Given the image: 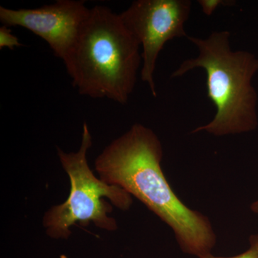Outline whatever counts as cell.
<instances>
[{
    "label": "cell",
    "instance_id": "1",
    "mask_svg": "<svg viewBox=\"0 0 258 258\" xmlns=\"http://www.w3.org/2000/svg\"><path fill=\"white\" fill-rule=\"evenodd\" d=\"M163 148L152 129L136 123L108 144L95 160V171L107 184L125 189L174 232L184 253L201 257L217 242L210 220L176 196L161 169Z\"/></svg>",
    "mask_w": 258,
    "mask_h": 258
},
{
    "label": "cell",
    "instance_id": "2",
    "mask_svg": "<svg viewBox=\"0 0 258 258\" xmlns=\"http://www.w3.org/2000/svg\"><path fill=\"white\" fill-rule=\"evenodd\" d=\"M140 46L119 14L96 5L62 61L80 94L125 105L137 84Z\"/></svg>",
    "mask_w": 258,
    "mask_h": 258
},
{
    "label": "cell",
    "instance_id": "3",
    "mask_svg": "<svg viewBox=\"0 0 258 258\" xmlns=\"http://www.w3.org/2000/svg\"><path fill=\"white\" fill-rule=\"evenodd\" d=\"M187 39L199 55L183 61L171 77L179 78L195 69L205 70L208 96L216 108L213 119L191 133L205 132L222 137L257 128V93L252 80L258 72L257 57L247 51L232 50L230 32L226 30L213 32L205 39Z\"/></svg>",
    "mask_w": 258,
    "mask_h": 258
},
{
    "label": "cell",
    "instance_id": "4",
    "mask_svg": "<svg viewBox=\"0 0 258 258\" xmlns=\"http://www.w3.org/2000/svg\"><path fill=\"white\" fill-rule=\"evenodd\" d=\"M92 144L91 131L84 123L77 152H66L57 147L61 166L69 176L70 191L64 203L51 207L42 217L45 233L54 240H68L71 227L76 224L86 227L93 223L101 230H117V221L110 215L113 206L127 211L133 204L132 195L125 189L95 175L87 159Z\"/></svg>",
    "mask_w": 258,
    "mask_h": 258
},
{
    "label": "cell",
    "instance_id": "5",
    "mask_svg": "<svg viewBox=\"0 0 258 258\" xmlns=\"http://www.w3.org/2000/svg\"><path fill=\"white\" fill-rule=\"evenodd\" d=\"M190 0H137L119 15L143 48L141 79L157 96L154 71L159 53L169 40L189 35L184 25L191 10Z\"/></svg>",
    "mask_w": 258,
    "mask_h": 258
},
{
    "label": "cell",
    "instance_id": "6",
    "mask_svg": "<svg viewBox=\"0 0 258 258\" xmlns=\"http://www.w3.org/2000/svg\"><path fill=\"white\" fill-rule=\"evenodd\" d=\"M91 8L83 0H57L33 9L0 7V21L8 27H22L47 42L62 60L77 40Z\"/></svg>",
    "mask_w": 258,
    "mask_h": 258
},
{
    "label": "cell",
    "instance_id": "7",
    "mask_svg": "<svg viewBox=\"0 0 258 258\" xmlns=\"http://www.w3.org/2000/svg\"><path fill=\"white\" fill-rule=\"evenodd\" d=\"M21 45L18 37L12 33L10 27L3 25L0 28V48L8 47L10 50H14L15 47Z\"/></svg>",
    "mask_w": 258,
    "mask_h": 258
},
{
    "label": "cell",
    "instance_id": "8",
    "mask_svg": "<svg viewBox=\"0 0 258 258\" xmlns=\"http://www.w3.org/2000/svg\"><path fill=\"white\" fill-rule=\"evenodd\" d=\"M249 248L245 252L237 255L232 256V257H219L210 253L199 258H258V234L251 235L249 237Z\"/></svg>",
    "mask_w": 258,
    "mask_h": 258
},
{
    "label": "cell",
    "instance_id": "9",
    "mask_svg": "<svg viewBox=\"0 0 258 258\" xmlns=\"http://www.w3.org/2000/svg\"><path fill=\"white\" fill-rule=\"evenodd\" d=\"M199 4L201 6L204 14L210 16L222 5H232L235 2L226 1V0H199Z\"/></svg>",
    "mask_w": 258,
    "mask_h": 258
},
{
    "label": "cell",
    "instance_id": "10",
    "mask_svg": "<svg viewBox=\"0 0 258 258\" xmlns=\"http://www.w3.org/2000/svg\"><path fill=\"white\" fill-rule=\"evenodd\" d=\"M251 210H252V212L258 214V200L252 204V205H251Z\"/></svg>",
    "mask_w": 258,
    "mask_h": 258
}]
</instances>
